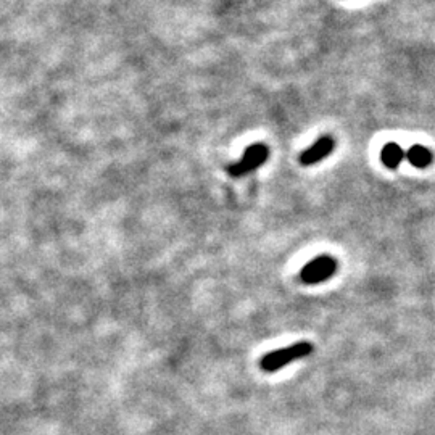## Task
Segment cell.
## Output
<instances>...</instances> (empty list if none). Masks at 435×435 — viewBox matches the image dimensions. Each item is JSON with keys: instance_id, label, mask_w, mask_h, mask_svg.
Here are the masks:
<instances>
[{"instance_id": "obj_1", "label": "cell", "mask_w": 435, "mask_h": 435, "mask_svg": "<svg viewBox=\"0 0 435 435\" xmlns=\"http://www.w3.org/2000/svg\"><path fill=\"white\" fill-rule=\"evenodd\" d=\"M311 353H313L311 343L306 340H302V342L293 343V345L290 347L279 348V350L266 353V355L260 360V368L265 372H276V371H279V369L286 368L287 364L310 356Z\"/></svg>"}, {"instance_id": "obj_2", "label": "cell", "mask_w": 435, "mask_h": 435, "mask_svg": "<svg viewBox=\"0 0 435 435\" xmlns=\"http://www.w3.org/2000/svg\"><path fill=\"white\" fill-rule=\"evenodd\" d=\"M268 156H270V149L265 144H252L245 149L244 155L227 168L232 178H242V176L250 174L252 171L261 168L266 163Z\"/></svg>"}, {"instance_id": "obj_3", "label": "cell", "mask_w": 435, "mask_h": 435, "mask_svg": "<svg viewBox=\"0 0 435 435\" xmlns=\"http://www.w3.org/2000/svg\"><path fill=\"white\" fill-rule=\"evenodd\" d=\"M338 270V263L336 258L322 255L318 256L310 263H306L300 271V281L306 286H316L321 282H326L336 274Z\"/></svg>"}, {"instance_id": "obj_4", "label": "cell", "mask_w": 435, "mask_h": 435, "mask_svg": "<svg viewBox=\"0 0 435 435\" xmlns=\"http://www.w3.org/2000/svg\"><path fill=\"white\" fill-rule=\"evenodd\" d=\"M334 149H336V140H334L332 136H322V138L318 139L315 144L303 151L300 155V163L303 166H313L320 163V161L327 158L332 154Z\"/></svg>"}, {"instance_id": "obj_5", "label": "cell", "mask_w": 435, "mask_h": 435, "mask_svg": "<svg viewBox=\"0 0 435 435\" xmlns=\"http://www.w3.org/2000/svg\"><path fill=\"white\" fill-rule=\"evenodd\" d=\"M404 158H407L409 163L414 166V168L424 170V168H427V166L432 165L434 155H432V151L427 149V147L416 144V145L409 147L407 154H404Z\"/></svg>"}, {"instance_id": "obj_6", "label": "cell", "mask_w": 435, "mask_h": 435, "mask_svg": "<svg viewBox=\"0 0 435 435\" xmlns=\"http://www.w3.org/2000/svg\"><path fill=\"white\" fill-rule=\"evenodd\" d=\"M404 160V151L402 147L395 142H388L382 147L381 161L388 170H397Z\"/></svg>"}]
</instances>
